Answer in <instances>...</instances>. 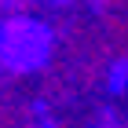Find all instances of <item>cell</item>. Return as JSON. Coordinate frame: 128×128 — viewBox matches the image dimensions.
<instances>
[{
    "label": "cell",
    "mask_w": 128,
    "mask_h": 128,
    "mask_svg": "<svg viewBox=\"0 0 128 128\" xmlns=\"http://www.w3.org/2000/svg\"><path fill=\"white\" fill-rule=\"evenodd\" d=\"M0 55L11 66H37L48 55V30L30 22V18L4 22V30H0Z\"/></svg>",
    "instance_id": "cell-1"
}]
</instances>
